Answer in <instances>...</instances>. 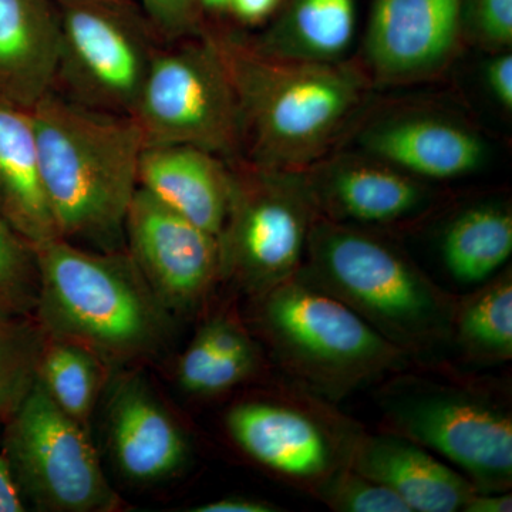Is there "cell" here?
Returning a JSON list of instances; mask_svg holds the SVG:
<instances>
[{"mask_svg": "<svg viewBox=\"0 0 512 512\" xmlns=\"http://www.w3.org/2000/svg\"><path fill=\"white\" fill-rule=\"evenodd\" d=\"M40 178L60 237L124 249V222L144 151L136 120L89 109L53 90L30 111Z\"/></svg>", "mask_w": 512, "mask_h": 512, "instance_id": "obj_1", "label": "cell"}, {"mask_svg": "<svg viewBox=\"0 0 512 512\" xmlns=\"http://www.w3.org/2000/svg\"><path fill=\"white\" fill-rule=\"evenodd\" d=\"M231 80L248 163L302 171L326 153L355 113L365 80L338 63L259 52L234 36H212Z\"/></svg>", "mask_w": 512, "mask_h": 512, "instance_id": "obj_2", "label": "cell"}, {"mask_svg": "<svg viewBox=\"0 0 512 512\" xmlns=\"http://www.w3.org/2000/svg\"><path fill=\"white\" fill-rule=\"evenodd\" d=\"M35 319L47 338L92 350L106 365L156 355L171 315L127 249L90 251L64 238L36 245Z\"/></svg>", "mask_w": 512, "mask_h": 512, "instance_id": "obj_3", "label": "cell"}, {"mask_svg": "<svg viewBox=\"0 0 512 512\" xmlns=\"http://www.w3.org/2000/svg\"><path fill=\"white\" fill-rule=\"evenodd\" d=\"M298 278L329 293L407 355L451 338L457 302L382 239L316 215Z\"/></svg>", "mask_w": 512, "mask_h": 512, "instance_id": "obj_4", "label": "cell"}, {"mask_svg": "<svg viewBox=\"0 0 512 512\" xmlns=\"http://www.w3.org/2000/svg\"><path fill=\"white\" fill-rule=\"evenodd\" d=\"M255 298L256 325L279 363L332 399L406 367L403 349L296 275Z\"/></svg>", "mask_w": 512, "mask_h": 512, "instance_id": "obj_5", "label": "cell"}, {"mask_svg": "<svg viewBox=\"0 0 512 512\" xmlns=\"http://www.w3.org/2000/svg\"><path fill=\"white\" fill-rule=\"evenodd\" d=\"M387 430L440 454L466 473L477 491L501 493L512 484V416L491 394L399 376L379 392Z\"/></svg>", "mask_w": 512, "mask_h": 512, "instance_id": "obj_6", "label": "cell"}, {"mask_svg": "<svg viewBox=\"0 0 512 512\" xmlns=\"http://www.w3.org/2000/svg\"><path fill=\"white\" fill-rule=\"evenodd\" d=\"M302 171L231 167L227 218L218 235L222 278L254 296L298 274L318 211Z\"/></svg>", "mask_w": 512, "mask_h": 512, "instance_id": "obj_7", "label": "cell"}, {"mask_svg": "<svg viewBox=\"0 0 512 512\" xmlns=\"http://www.w3.org/2000/svg\"><path fill=\"white\" fill-rule=\"evenodd\" d=\"M131 117L144 147L191 146L228 160L237 157V99L214 37L157 49Z\"/></svg>", "mask_w": 512, "mask_h": 512, "instance_id": "obj_8", "label": "cell"}, {"mask_svg": "<svg viewBox=\"0 0 512 512\" xmlns=\"http://www.w3.org/2000/svg\"><path fill=\"white\" fill-rule=\"evenodd\" d=\"M3 451L23 498L37 510L109 512L120 498L104 476L87 427L35 382L5 421Z\"/></svg>", "mask_w": 512, "mask_h": 512, "instance_id": "obj_9", "label": "cell"}, {"mask_svg": "<svg viewBox=\"0 0 512 512\" xmlns=\"http://www.w3.org/2000/svg\"><path fill=\"white\" fill-rule=\"evenodd\" d=\"M55 92L89 109L131 116L156 55L150 30L109 0H62Z\"/></svg>", "mask_w": 512, "mask_h": 512, "instance_id": "obj_10", "label": "cell"}, {"mask_svg": "<svg viewBox=\"0 0 512 512\" xmlns=\"http://www.w3.org/2000/svg\"><path fill=\"white\" fill-rule=\"evenodd\" d=\"M124 241L171 313L194 309L222 278L217 235L165 207L140 185L128 207Z\"/></svg>", "mask_w": 512, "mask_h": 512, "instance_id": "obj_11", "label": "cell"}, {"mask_svg": "<svg viewBox=\"0 0 512 512\" xmlns=\"http://www.w3.org/2000/svg\"><path fill=\"white\" fill-rule=\"evenodd\" d=\"M461 36V0H375L367 63L384 82L417 79L443 67Z\"/></svg>", "mask_w": 512, "mask_h": 512, "instance_id": "obj_12", "label": "cell"}, {"mask_svg": "<svg viewBox=\"0 0 512 512\" xmlns=\"http://www.w3.org/2000/svg\"><path fill=\"white\" fill-rule=\"evenodd\" d=\"M227 430L252 460L279 476L318 485L338 470L336 446L308 413L272 400L238 403L227 414Z\"/></svg>", "mask_w": 512, "mask_h": 512, "instance_id": "obj_13", "label": "cell"}, {"mask_svg": "<svg viewBox=\"0 0 512 512\" xmlns=\"http://www.w3.org/2000/svg\"><path fill=\"white\" fill-rule=\"evenodd\" d=\"M107 427L111 457L127 480L157 483L187 463L183 430L140 377H126L117 384Z\"/></svg>", "mask_w": 512, "mask_h": 512, "instance_id": "obj_14", "label": "cell"}, {"mask_svg": "<svg viewBox=\"0 0 512 512\" xmlns=\"http://www.w3.org/2000/svg\"><path fill=\"white\" fill-rule=\"evenodd\" d=\"M345 456L346 466L389 487L412 512L461 511L477 491L426 447L393 431L357 436Z\"/></svg>", "mask_w": 512, "mask_h": 512, "instance_id": "obj_15", "label": "cell"}, {"mask_svg": "<svg viewBox=\"0 0 512 512\" xmlns=\"http://www.w3.org/2000/svg\"><path fill=\"white\" fill-rule=\"evenodd\" d=\"M306 181L318 214L340 224L392 225L429 204L416 178L379 160L340 161Z\"/></svg>", "mask_w": 512, "mask_h": 512, "instance_id": "obj_16", "label": "cell"}, {"mask_svg": "<svg viewBox=\"0 0 512 512\" xmlns=\"http://www.w3.org/2000/svg\"><path fill=\"white\" fill-rule=\"evenodd\" d=\"M59 9L50 0H0V101L32 111L55 90Z\"/></svg>", "mask_w": 512, "mask_h": 512, "instance_id": "obj_17", "label": "cell"}, {"mask_svg": "<svg viewBox=\"0 0 512 512\" xmlns=\"http://www.w3.org/2000/svg\"><path fill=\"white\" fill-rule=\"evenodd\" d=\"M231 181V167L201 148L144 147L141 154L138 185L217 237L227 218Z\"/></svg>", "mask_w": 512, "mask_h": 512, "instance_id": "obj_18", "label": "cell"}, {"mask_svg": "<svg viewBox=\"0 0 512 512\" xmlns=\"http://www.w3.org/2000/svg\"><path fill=\"white\" fill-rule=\"evenodd\" d=\"M362 146L375 160L414 178L451 180L484 163L485 146L473 131L434 117H406L369 128Z\"/></svg>", "mask_w": 512, "mask_h": 512, "instance_id": "obj_19", "label": "cell"}, {"mask_svg": "<svg viewBox=\"0 0 512 512\" xmlns=\"http://www.w3.org/2000/svg\"><path fill=\"white\" fill-rule=\"evenodd\" d=\"M0 218L33 247L62 238L40 178L32 114L2 101Z\"/></svg>", "mask_w": 512, "mask_h": 512, "instance_id": "obj_20", "label": "cell"}, {"mask_svg": "<svg viewBox=\"0 0 512 512\" xmlns=\"http://www.w3.org/2000/svg\"><path fill=\"white\" fill-rule=\"evenodd\" d=\"M355 15V0H291L252 45L282 59L335 63L352 43Z\"/></svg>", "mask_w": 512, "mask_h": 512, "instance_id": "obj_21", "label": "cell"}, {"mask_svg": "<svg viewBox=\"0 0 512 512\" xmlns=\"http://www.w3.org/2000/svg\"><path fill=\"white\" fill-rule=\"evenodd\" d=\"M444 264L461 284H481L510 259V208L481 204L460 212L448 225L441 242Z\"/></svg>", "mask_w": 512, "mask_h": 512, "instance_id": "obj_22", "label": "cell"}, {"mask_svg": "<svg viewBox=\"0 0 512 512\" xmlns=\"http://www.w3.org/2000/svg\"><path fill=\"white\" fill-rule=\"evenodd\" d=\"M451 336L473 362L494 365L511 360V269L495 276L463 302H457Z\"/></svg>", "mask_w": 512, "mask_h": 512, "instance_id": "obj_23", "label": "cell"}, {"mask_svg": "<svg viewBox=\"0 0 512 512\" xmlns=\"http://www.w3.org/2000/svg\"><path fill=\"white\" fill-rule=\"evenodd\" d=\"M104 379L106 363L92 350L46 336L36 380L67 416L84 427L89 426Z\"/></svg>", "mask_w": 512, "mask_h": 512, "instance_id": "obj_24", "label": "cell"}, {"mask_svg": "<svg viewBox=\"0 0 512 512\" xmlns=\"http://www.w3.org/2000/svg\"><path fill=\"white\" fill-rule=\"evenodd\" d=\"M45 340L33 316L0 312V423L15 413L35 384Z\"/></svg>", "mask_w": 512, "mask_h": 512, "instance_id": "obj_25", "label": "cell"}, {"mask_svg": "<svg viewBox=\"0 0 512 512\" xmlns=\"http://www.w3.org/2000/svg\"><path fill=\"white\" fill-rule=\"evenodd\" d=\"M37 296L35 247L0 218V312L35 318Z\"/></svg>", "mask_w": 512, "mask_h": 512, "instance_id": "obj_26", "label": "cell"}, {"mask_svg": "<svg viewBox=\"0 0 512 512\" xmlns=\"http://www.w3.org/2000/svg\"><path fill=\"white\" fill-rule=\"evenodd\" d=\"M323 503L340 512H412L393 490L379 481L339 467L316 487Z\"/></svg>", "mask_w": 512, "mask_h": 512, "instance_id": "obj_27", "label": "cell"}, {"mask_svg": "<svg viewBox=\"0 0 512 512\" xmlns=\"http://www.w3.org/2000/svg\"><path fill=\"white\" fill-rule=\"evenodd\" d=\"M251 338L242 326L228 316H214L204 323L191 340L177 367L178 383L194 394L212 360L225 350L238 348Z\"/></svg>", "mask_w": 512, "mask_h": 512, "instance_id": "obj_28", "label": "cell"}, {"mask_svg": "<svg viewBox=\"0 0 512 512\" xmlns=\"http://www.w3.org/2000/svg\"><path fill=\"white\" fill-rule=\"evenodd\" d=\"M463 35L487 49H510L512 0H461Z\"/></svg>", "mask_w": 512, "mask_h": 512, "instance_id": "obj_29", "label": "cell"}, {"mask_svg": "<svg viewBox=\"0 0 512 512\" xmlns=\"http://www.w3.org/2000/svg\"><path fill=\"white\" fill-rule=\"evenodd\" d=\"M151 29L167 40L200 35L198 0H138Z\"/></svg>", "mask_w": 512, "mask_h": 512, "instance_id": "obj_30", "label": "cell"}, {"mask_svg": "<svg viewBox=\"0 0 512 512\" xmlns=\"http://www.w3.org/2000/svg\"><path fill=\"white\" fill-rule=\"evenodd\" d=\"M485 83L494 99L504 107L512 109V56L511 53H497L485 66Z\"/></svg>", "mask_w": 512, "mask_h": 512, "instance_id": "obj_31", "label": "cell"}, {"mask_svg": "<svg viewBox=\"0 0 512 512\" xmlns=\"http://www.w3.org/2000/svg\"><path fill=\"white\" fill-rule=\"evenodd\" d=\"M279 508L268 501L255 500V498L231 497L220 498V500L210 501L192 508L194 512H274Z\"/></svg>", "mask_w": 512, "mask_h": 512, "instance_id": "obj_32", "label": "cell"}, {"mask_svg": "<svg viewBox=\"0 0 512 512\" xmlns=\"http://www.w3.org/2000/svg\"><path fill=\"white\" fill-rule=\"evenodd\" d=\"M282 0H231L228 12L248 25L264 22L281 5Z\"/></svg>", "mask_w": 512, "mask_h": 512, "instance_id": "obj_33", "label": "cell"}, {"mask_svg": "<svg viewBox=\"0 0 512 512\" xmlns=\"http://www.w3.org/2000/svg\"><path fill=\"white\" fill-rule=\"evenodd\" d=\"M26 510L12 470L5 454L0 451V512H22Z\"/></svg>", "mask_w": 512, "mask_h": 512, "instance_id": "obj_34", "label": "cell"}, {"mask_svg": "<svg viewBox=\"0 0 512 512\" xmlns=\"http://www.w3.org/2000/svg\"><path fill=\"white\" fill-rule=\"evenodd\" d=\"M512 510V495L507 491L501 493H483L476 491L467 503L463 512H510Z\"/></svg>", "mask_w": 512, "mask_h": 512, "instance_id": "obj_35", "label": "cell"}, {"mask_svg": "<svg viewBox=\"0 0 512 512\" xmlns=\"http://www.w3.org/2000/svg\"><path fill=\"white\" fill-rule=\"evenodd\" d=\"M200 9L208 10V12L221 13L227 12L231 0H198Z\"/></svg>", "mask_w": 512, "mask_h": 512, "instance_id": "obj_36", "label": "cell"}]
</instances>
